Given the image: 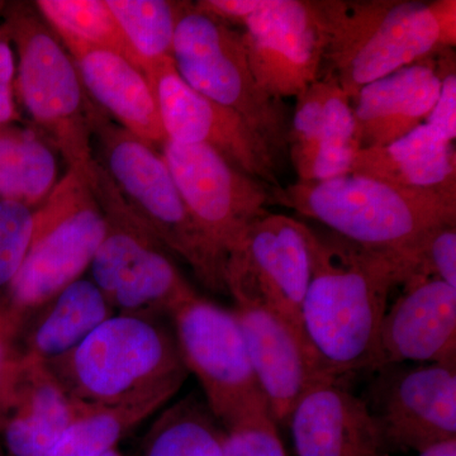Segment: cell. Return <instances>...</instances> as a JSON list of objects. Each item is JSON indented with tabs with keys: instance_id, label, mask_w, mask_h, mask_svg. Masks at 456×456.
Instances as JSON below:
<instances>
[{
	"instance_id": "1",
	"label": "cell",
	"mask_w": 456,
	"mask_h": 456,
	"mask_svg": "<svg viewBox=\"0 0 456 456\" xmlns=\"http://www.w3.org/2000/svg\"><path fill=\"white\" fill-rule=\"evenodd\" d=\"M312 251L301 330L321 370L340 378L380 367L379 334L389 296L413 274V260L316 230Z\"/></svg>"
},
{
	"instance_id": "2",
	"label": "cell",
	"mask_w": 456,
	"mask_h": 456,
	"mask_svg": "<svg viewBox=\"0 0 456 456\" xmlns=\"http://www.w3.org/2000/svg\"><path fill=\"white\" fill-rule=\"evenodd\" d=\"M322 22V77L351 101L399 69L455 46L456 2L316 0Z\"/></svg>"
},
{
	"instance_id": "3",
	"label": "cell",
	"mask_w": 456,
	"mask_h": 456,
	"mask_svg": "<svg viewBox=\"0 0 456 456\" xmlns=\"http://www.w3.org/2000/svg\"><path fill=\"white\" fill-rule=\"evenodd\" d=\"M272 203L362 248L410 257L432 230L456 224V189L399 187L358 174L272 189Z\"/></svg>"
},
{
	"instance_id": "4",
	"label": "cell",
	"mask_w": 456,
	"mask_h": 456,
	"mask_svg": "<svg viewBox=\"0 0 456 456\" xmlns=\"http://www.w3.org/2000/svg\"><path fill=\"white\" fill-rule=\"evenodd\" d=\"M46 365L69 398L84 406L171 399L189 373L175 335L160 318L119 314Z\"/></svg>"
},
{
	"instance_id": "5",
	"label": "cell",
	"mask_w": 456,
	"mask_h": 456,
	"mask_svg": "<svg viewBox=\"0 0 456 456\" xmlns=\"http://www.w3.org/2000/svg\"><path fill=\"white\" fill-rule=\"evenodd\" d=\"M2 26L18 57L17 92L35 125L69 169L89 173L95 161L90 101L73 57L35 4H5Z\"/></svg>"
},
{
	"instance_id": "6",
	"label": "cell",
	"mask_w": 456,
	"mask_h": 456,
	"mask_svg": "<svg viewBox=\"0 0 456 456\" xmlns=\"http://www.w3.org/2000/svg\"><path fill=\"white\" fill-rule=\"evenodd\" d=\"M93 137L101 164L131 211L158 241L188 264L198 281L213 290L227 292L224 261L207 241L180 196L163 155L95 106Z\"/></svg>"
},
{
	"instance_id": "7",
	"label": "cell",
	"mask_w": 456,
	"mask_h": 456,
	"mask_svg": "<svg viewBox=\"0 0 456 456\" xmlns=\"http://www.w3.org/2000/svg\"><path fill=\"white\" fill-rule=\"evenodd\" d=\"M106 218V235L90 263L92 281L119 314L171 316L198 296L169 251L131 211L97 160L86 174Z\"/></svg>"
},
{
	"instance_id": "8",
	"label": "cell",
	"mask_w": 456,
	"mask_h": 456,
	"mask_svg": "<svg viewBox=\"0 0 456 456\" xmlns=\"http://www.w3.org/2000/svg\"><path fill=\"white\" fill-rule=\"evenodd\" d=\"M171 59L189 86L242 117L279 156L288 152L289 121L255 79L241 32L185 2Z\"/></svg>"
},
{
	"instance_id": "9",
	"label": "cell",
	"mask_w": 456,
	"mask_h": 456,
	"mask_svg": "<svg viewBox=\"0 0 456 456\" xmlns=\"http://www.w3.org/2000/svg\"><path fill=\"white\" fill-rule=\"evenodd\" d=\"M107 224L83 173L68 169L35 209L28 254L9 288L20 312L37 310L82 278L106 235Z\"/></svg>"
},
{
	"instance_id": "10",
	"label": "cell",
	"mask_w": 456,
	"mask_h": 456,
	"mask_svg": "<svg viewBox=\"0 0 456 456\" xmlns=\"http://www.w3.org/2000/svg\"><path fill=\"white\" fill-rule=\"evenodd\" d=\"M170 317L185 368L196 375L206 404L224 430L269 410L233 311L198 294Z\"/></svg>"
},
{
	"instance_id": "11",
	"label": "cell",
	"mask_w": 456,
	"mask_h": 456,
	"mask_svg": "<svg viewBox=\"0 0 456 456\" xmlns=\"http://www.w3.org/2000/svg\"><path fill=\"white\" fill-rule=\"evenodd\" d=\"M312 239L314 230L305 222L281 213L260 215L226 256L224 284L233 301L260 303L301 330Z\"/></svg>"
},
{
	"instance_id": "12",
	"label": "cell",
	"mask_w": 456,
	"mask_h": 456,
	"mask_svg": "<svg viewBox=\"0 0 456 456\" xmlns=\"http://www.w3.org/2000/svg\"><path fill=\"white\" fill-rule=\"evenodd\" d=\"M167 141L211 147L248 175L269 188L281 187V158L242 117L215 103L182 79L173 59L159 60L146 70Z\"/></svg>"
},
{
	"instance_id": "13",
	"label": "cell",
	"mask_w": 456,
	"mask_h": 456,
	"mask_svg": "<svg viewBox=\"0 0 456 456\" xmlns=\"http://www.w3.org/2000/svg\"><path fill=\"white\" fill-rule=\"evenodd\" d=\"M165 163L185 206L224 263L246 228L272 203V188L203 145L165 141Z\"/></svg>"
},
{
	"instance_id": "14",
	"label": "cell",
	"mask_w": 456,
	"mask_h": 456,
	"mask_svg": "<svg viewBox=\"0 0 456 456\" xmlns=\"http://www.w3.org/2000/svg\"><path fill=\"white\" fill-rule=\"evenodd\" d=\"M246 55L266 94L297 98L322 77V22L316 0H263L241 25Z\"/></svg>"
},
{
	"instance_id": "15",
	"label": "cell",
	"mask_w": 456,
	"mask_h": 456,
	"mask_svg": "<svg viewBox=\"0 0 456 456\" xmlns=\"http://www.w3.org/2000/svg\"><path fill=\"white\" fill-rule=\"evenodd\" d=\"M233 314L270 413L277 425L285 424L305 389L327 374L301 330L277 312L260 303L235 302Z\"/></svg>"
},
{
	"instance_id": "16",
	"label": "cell",
	"mask_w": 456,
	"mask_h": 456,
	"mask_svg": "<svg viewBox=\"0 0 456 456\" xmlns=\"http://www.w3.org/2000/svg\"><path fill=\"white\" fill-rule=\"evenodd\" d=\"M402 285L403 292L380 327V365L417 362L455 367V288L422 275Z\"/></svg>"
},
{
	"instance_id": "17",
	"label": "cell",
	"mask_w": 456,
	"mask_h": 456,
	"mask_svg": "<svg viewBox=\"0 0 456 456\" xmlns=\"http://www.w3.org/2000/svg\"><path fill=\"white\" fill-rule=\"evenodd\" d=\"M287 422L298 456H379L387 445L367 403L330 375L305 389Z\"/></svg>"
},
{
	"instance_id": "18",
	"label": "cell",
	"mask_w": 456,
	"mask_h": 456,
	"mask_svg": "<svg viewBox=\"0 0 456 456\" xmlns=\"http://www.w3.org/2000/svg\"><path fill=\"white\" fill-rule=\"evenodd\" d=\"M386 444L421 452L456 439L455 367L426 364L393 380L377 416Z\"/></svg>"
},
{
	"instance_id": "19",
	"label": "cell",
	"mask_w": 456,
	"mask_h": 456,
	"mask_svg": "<svg viewBox=\"0 0 456 456\" xmlns=\"http://www.w3.org/2000/svg\"><path fill=\"white\" fill-rule=\"evenodd\" d=\"M436 56L399 69L359 90L353 108L360 149L388 145L424 125L439 98L452 59Z\"/></svg>"
},
{
	"instance_id": "20",
	"label": "cell",
	"mask_w": 456,
	"mask_h": 456,
	"mask_svg": "<svg viewBox=\"0 0 456 456\" xmlns=\"http://www.w3.org/2000/svg\"><path fill=\"white\" fill-rule=\"evenodd\" d=\"M62 45L73 57L90 101L134 136L163 146L167 136L145 73L113 51L75 42Z\"/></svg>"
},
{
	"instance_id": "21",
	"label": "cell",
	"mask_w": 456,
	"mask_h": 456,
	"mask_svg": "<svg viewBox=\"0 0 456 456\" xmlns=\"http://www.w3.org/2000/svg\"><path fill=\"white\" fill-rule=\"evenodd\" d=\"M17 371V407L3 430L11 456H46L77 415L59 380L44 362L23 358Z\"/></svg>"
},
{
	"instance_id": "22",
	"label": "cell",
	"mask_w": 456,
	"mask_h": 456,
	"mask_svg": "<svg viewBox=\"0 0 456 456\" xmlns=\"http://www.w3.org/2000/svg\"><path fill=\"white\" fill-rule=\"evenodd\" d=\"M350 174L399 187L456 189L454 142L424 123L388 145L359 149Z\"/></svg>"
},
{
	"instance_id": "23",
	"label": "cell",
	"mask_w": 456,
	"mask_h": 456,
	"mask_svg": "<svg viewBox=\"0 0 456 456\" xmlns=\"http://www.w3.org/2000/svg\"><path fill=\"white\" fill-rule=\"evenodd\" d=\"M35 311L25 358L44 364L68 355L114 312L97 285L86 278L69 284Z\"/></svg>"
},
{
	"instance_id": "24",
	"label": "cell",
	"mask_w": 456,
	"mask_h": 456,
	"mask_svg": "<svg viewBox=\"0 0 456 456\" xmlns=\"http://www.w3.org/2000/svg\"><path fill=\"white\" fill-rule=\"evenodd\" d=\"M56 178L55 154L36 132L14 123L0 125V200L40 206Z\"/></svg>"
},
{
	"instance_id": "25",
	"label": "cell",
	"mask_w": 456,
	"mask_h": 456,
	"mask_svg": "<svg viewBox=\"0 0 456 456\" xmlns=\"http://www.w3.org/2000/svg\"><path fill=\"white\" fill-rule=\"evenodd\" d=\"M170 399L152 397L113 406L77 404V415L46 456H101L117 449L137 426L167 406Z\"/></svg>"
},
{
	"instance_id": "26",
	"label": "cell",
	"mask_w": 456,
	"mask_h": 456,
	"mask_svg": "<svg viewBox=\"0 0 456 456\" xmlns=\"http://www.w3.org/2000/svg\"><path fill=\"white\" fill-rule=\"evenodd\" d=\"M224 430L197 395L171 404L150 426L140 456H224Z\"/></svg>"
},
{
	"instance_id": "27",
	"label": "cell",
	"mask_w": 456,
	"mask_h": 456,
	"mask_svg": "<svg viewBox=\"0 0 456 456\" xmlns=\"http://www.w3.org/2000/svg\"><path fill=\"white\" fill-rule=\"evenodd\" d=\"M33 4L62 44L113 51L142 70L106 0H38Z\"/></svg>"
},
{
	"instance_id": "28",
	"label": "cell",
	"mask_w": 456,
	"mask_h": 456,
	"mask_svg": "<svg viewBox=\"0 0 456 456\" xmlns=\"http://www.w3.org/2000/svg\"><path fill=\"white\" fill-rule=\"evenodd\" d=\"M132 53L146 73L159 60L171 57L176 25L185 2L106 0Z\"/></svg>"
},
{
	"instance_id": "29",
	"label": "cell",
	"mask_w": 456,
	"mask_h": 456,
	"mask_svg": "<svg viewBox=\"0 0 456 456\" xmlns=\"http://www.w3.org/2000/svg\"><path fill=\"white\" fill-rule=\"evenodd\" d=\"M325 79L329 86L320 142L307 179L302 183L323 182L350 174L360 149L351 99L334 79Z\"/></svg>"
},
{
	"instance_id": "30",
	"label": "cell",
	"mask_w": 456,
	"mask_h": 456,
	"mask_svg": "<svg viewBox=\"0 0 456 456\" xmlns=\"http://www.w3.org/2000/svg\"><path fill=\"white\" fill-rule=\"evenodd\" d=\"M327 86L329 83L326 79L317 80L296 98V108L288 134V154L298 176L297 182L307 179L312 161L316 156Z\"/></svg>"
},
{
	"instance_id": "31",
	"label": "cell",
	"mask_w": 456,
	"mask_h": 456,
	"mask_svg": "<svg viewBox=\"0 0 456 456\" xmlns=\"http://www.w3.org/2000/svg\"><path fill=\"white\" fill-rule=\"evenodd\" d=\"M35 209L0 200V288H11L31 246Z\"/></svg>"
},
{
	"instance_id": "32",
	"label": "cell",
	"mask_w": 456,
	"mask_h": 456,
	"mask_svg": "<svg viewBox=\"0 0 456 456\" xmlns=\"http://www.w3.org/2000/svg\"><path fill=\"white\" fill-rule=\"evenodd\" d=\"M224 456H285L270 411L251 413L226 428Z\"/></svg>"
},
{
	"instance_id": "33",
	"label": "cell",
	"mask_w": 456,
	"mask_h": 456,
	"mask_svg": "<svg viewBox=\"0 0 456 456\" xmlns=\"http://www.w3.org/2000/svg\"><path fill=\"white\" fill-rule=\"evenodd\" d=\"M412 259V275L439 279L456 289V224L432 230L417 246Z\"/></svg>"
},
{
	"instance_id": "34",
	"label": "cell",
	"mask_w": 456,
	"mask_h": 456,
	"mask_svg": "<svg viewBox=\"0 0 456 456\" xmlns=\"http://www.w3.org/2000/svg\"><path fill=\"white\" fill-rule=\"evenodd\" d=\"M426 125L436 131L444 139L454 142L456 139V74L454 61L449 60L436 104L432 108Z\"/></svg>"
},
{
	"instance_id": "35",
	"label": "cell",
	"mask_w": 456,
	"mask_h": 456,
	"mask_svg": "<svg viewBox=\"0 0 456 456\" xmlns=\"http://www.w3.org/2000/svg\"><path fill=\"white\" fill-rule=\"evenodd\" d=\"M14 77L16 64L8 33L0 23V125L14 123L17 119L14 104Z\"/></svg>"
},
{
	"instance_id": "36",
	"label": "cell",
	"mask_w": 456,
	"mask_h": 456,
	"mask_svg": "<svg viewBox=\"0 0 456 456\" xmlns=\"http://www.w3.org/2000/svg\"><path fill=\"white\" fill-rule=\"evenodd\" d=\"M263 0H200L194 5L204 13L218 18L226 23L242 25L259 9Z\"/></svg>"
},
{
	"instance_id": "37",
	"label": "cell",
	"mask_w": 456,
	"mask_h": 456,
	"mask_svg": "<svg viewBox=\"0 0 456 456\" xmlns=\"http://www.w3.org/2000/svg\"><path fill=\"white\" fill-rule=\"evenodd\" d=\"M419 456H456V439L432 445L419 452Z\"/></svg>"
},
{
	"instance_id": "38",
	"label": "cell",
	"mask_w": 456,
	"mask_h": 456,
	"mask_svg": "<svg viewBox=\"0 0 456 456\" xmlns=\"http://www.w3.org/2000/svg\"><path fill=\"white\" fill-rule=\"evenodd\" d=\"M5 371V349L4 344H3L2 338H0V386L3 383V378H4Z\"/></svg>"
},
{
	"instance_id": "39",
	"label": "cell",
	"mask_w": 456,
	"mask_h": 456,
	"mask_svg": "<svg viewBox=\"0 0 456 456\" xmlns=\"http://www.w3.org/2000/svg\"><path fill=\"white\" fill-rule=\"evenodd\" d=\"M101 456H123L121 452H118V449L110 450V452H104L103 455Z\"/></svg>"
},
{
	"instance_id": "40",
	"label": "cell",
	"mask_w": 456,
	"mask_h": 456,
	"mask_svg": "<svg viewBox=\"0 0 456 456\" xmlns=\"http://www.w3.org/2000/svg\"><path fill=\"white\" fill-rule=\"evenodd\" d=\"M5 4H7V3L0 2V18H2L3 11H4Z\"/></svg>"
}]
</instances>
